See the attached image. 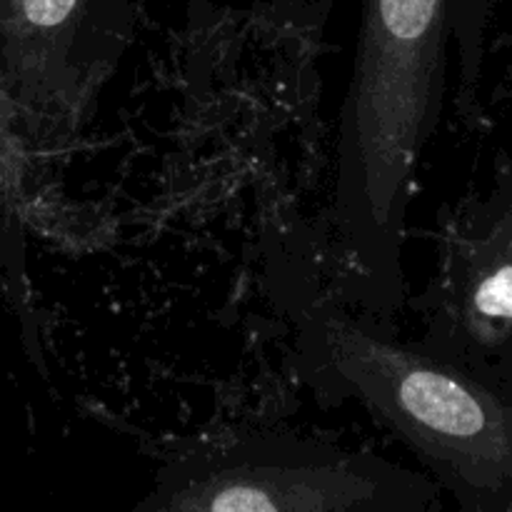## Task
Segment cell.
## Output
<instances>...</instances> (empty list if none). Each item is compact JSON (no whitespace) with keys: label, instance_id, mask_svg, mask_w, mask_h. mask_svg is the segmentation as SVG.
<instances>
[{"label":"cell","instance_id":"6da1fadb","mask_svg":"<svg viewBox=\"0 0 512 512\" xmlns=\"http://www.w3.org/2000/svg\"><path fill=\"white\" fill-rule=\"evenodd\" d=\"M448 0H363L335 140V298L385 323L405 305L403 240L415 168L443 100Z\"/></svg>","mask_w":512,"mask_h":512},{"label":"cell","instance_id":"7a4b0ae2","mask_svg":"<svg viewBox=\"0 0 512 512\" xmlns=\"http://www.w3.org/2000/svg\"><path fill=\"white\" fill-rule=\"evenodd\" d=\"M295 365L328 400H358L458 488H488L508 468V415L453 363L405 345L343 305H315L300 323Z\"/></svg>","mask_w":512,"mask_h":512},{"label":"cell","instance_id":"3957f363","mask_svg":"<svg viewBox=\"0 0 512 512\" xmlns=\"http://www.w3.org/2000/svg\"><path fill=\"white\" fill-rule=\"evenodd\" d=\"M433 483L368 450L278 428H235L175 445L138 512H415Z\"/></svg>","mask_w":512,"mask_h":512},{"label":"cell","instance_id":"277c9868","mask_svg":"<svg viewBox=\"0 0 512 512\" xmlns=\"http://www.w3.org/2000/svg\"><path fill=\"white\" fill-rule=\"evenodd\" d=\"M135 28V0H0V100L28 153L78 138Z\"/></svg>","mask_w":512,"mask_h":512},{"label":"cell","instance_id":"5b68a950","mask_svg":"<svg viewBox=\"0 0 512 512\" xmlns=\"http://www.w3.org/2000/svg\"><path fill=\"white\" fill-rule=\"evenodd\" d=\"M478 278L463 293L460 315L470 328L495 320H512V263L478 270Z\"/></svg>","mask_w":512,"mask_h":512},{"label":"cell","instance_id":"8992f818","mask_svg":"<svg viewBox=\"0 0 512 512\" xmlns=\"http://www.w3.org/2000/svg\"><path fill=\"white\" fill-rule=\"evenodd\" d=\"M0 200L13 210H23L28 205V150L15 133L3 100H0Z\"/></svg>","mask_w":512,"mask_h":512},{"label":"cell","instance_id":"52a82bcc","mask_svg":"<svg viewBox=\"0 0 512 512\" xmlns=\"http://www.w3.org/2000/svg\"><path fill=\"white\" fill-rule=\"evenodd\" d=\"M335 0H273L268 8V23L275 33L288 35L295 43L313 45L323 35Z\"/></svg>","mask_w":512,"mask_h":512},{"label":"cell","instance_id":"ba28073f","mask_svg":"<svg viewBox=\"0 0 512 512\" xmlns=\"http://www.w3.org/2000/svg\"><path fill=\"white\" fill-rule=\"evenodd\" d=\"M213 3L210 0H188L190 35H205L213 25Z\"/></svg>","mask_w":512,"mask_h":512}]
</instances>
